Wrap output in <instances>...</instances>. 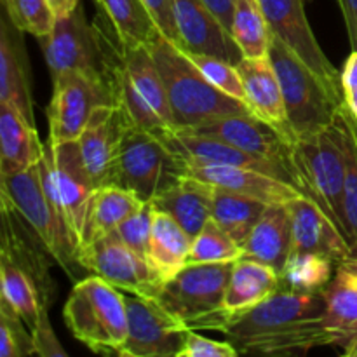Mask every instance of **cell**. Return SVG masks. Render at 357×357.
Here are the masks:
<instances>
[{
	"instance_id": "cell-1",
	"label": "cell",
	"mask_w": 357,
	"mask_h": 357,
	"mask_svg": "<svg viewBox=\"0 0 357 357\" xmlns=\"http://www.w3.org/2000/svg\"><path fill=\"white\" fill-rule=\"evenodd\" d=\"M324 312L323 291L298 293L281 288L222 335L239 354H307L316 347L331 345Z\"/></svg>"
},
{
	"instance_id": "cell-2",
	"label": "cell",
	"mask_w": 357,
	"mask_h": 357,
	"mask_svg": "<svg viewBox=\"0 0 357 357\" xmlns=\"http://www.w3.org/2000/svg\"><path fill=\"white\" fill-rule=\"evenodd\" d=\"M149 49L166 86L176 129H195L250 112L243 101L216 89L187 52L164 35L153 40Z\"/></svg>"
},
{
	"instance_id": "cell-3",
	"label": "cell",
	"mask_w": 357,
	"mask_h": 357,
	"mask_svg": "<svg viewBox=\"0 0 357 357\" xmlns=\"http://www.w3.org/2000/svg\"><path fill=\"white\" fill-rule=\"evenodd\" d=\"M110 30L112 23L103 13L94 23H87L80 3L68 16L58 17L51 33L40 38L51 75L75 70L108 80L112 86V73L121 56L122 44L117 33L112 38Z\"/></svg>"
},
{
	"instance_id": "cell-4",
	"label": "cell",
	"mask_w": 357,
	"mask_h": 357,
	"mask_svg": "<svg viewBox=\"0 0 357 357\" xmlns=\"http://www.w3.org/2000/svg\"><path fill=\"white\" fill-rule=\"evenodd\" d=\"M63 317L73 337L87 349L96 354H121L128 338L124 293L100 275L75 282Z\"/></svg>"
},
{
	"instance_id": "cell-5",
	"label": "cell",
	"mask_w": 357,
	"mask_h": 357,
	"mask_svg": "<svg viewBox=\"0 0 357 357\" xmlns=\"http://www.w3.org/2000/svg\"><path fill=\"white\" fill-rule=\"evenodd\" d=\"M112 84L117 107L122 108L135 128L155 136L176 129L166 86L149 45L122 44Z\"/></svg>"
},
{
	"instance_id": "cell-6",
	"label": "cell",
	"mask_w": 357,
	"mask_h": 357,
	"mask_svg": "<svg viewBox=\"0 0 357 357\" xmlns=\"http://www.w3.org/2000/svg\"><path fill=\"white\" fill-rule=\"evenodd\" d=\"M268 58L281 82L293 136L296 139L305 138L330 128L337 119L338 110L345 105L344 96L335 94L275 35H272Z\"/></svg>"
},
{
	"instance_id": "cell-7",
	"label": "cell",
	"mask_w": 357,
	"mask_h": 357,
	"mask_svg": "<svg viewBox=\"0 0 357 357\" xmlns=\"http://www.w3.org/2000/svg\"><path fill=\"white\" fill-rule=\"evenodd\" d=\"M291 164L298 190L316 201L347 237L344 216L345 152L337 119L330 128L296 139Z\"/></svg>"
},
{
	"instance_id": "cell-8",
	"label": "cell",
	"mask_w": 357,
	"mask_h": 357,
	"mask_svg": "<svg viewBox=\"0 0 357 357\" xmlns=\"http://www.w3.org/2000/svg\"><path fill=\"white\" fill-rule=\"evenodd\" d=\"M187 176V162L153 132L131 126L122 138L107 185H117L150 202Z\"/></svg>"
},
{
	"instance_id": "cell-9",
	"label": "cell",
	"mask_w": 357,
	"mask_h": 357,
	"mask_svg": "<svg viewBox=\"0 0 357 357\" xmlns=\"http://www.w3.org/2000/svg\"><path fill=\"white\" fill-rule=\"evenodd\" d=\"M0 181L2 204L14 209L30 225L47 248L52 260H56L66 275L73 278V268L80 267V244L65 220L49 202L38 178V166L10 176H2Z\"/></svg>"
},
{
	"instance_id": "cell-10",
	"label": "cell",
	"mask_w": 357,
	"mask_h": 357,
	"mask_svg": "<svg viewBox=\"0 0 357 357\" xmlns=\"http://www.w3.org/2000/svg\"><path fill=\"white\" fill-rule=\"evenodd\" d=\"M101 105L117 107V98L108 80L75 70L52 77V98L47 107L49 139L54 145L75 142L91 114Z\"/></svg>"
},
{
	"instance_id": "cell-11",
	"label": "cell",
	"mask_w": 357,
	"mask_h": 357,
	"mask_svg": "<svg viewBox=\"0 0 357 357\" xmlns=\"http://www.w3.org/2000/svg\"><path fill=\"white\" fill-rule=\"evenodd\" d=\"M234 264H188L164 282L157 302L194 330L199 321L220 309Z\"/></svg>"
},
{
	"instance_id": "cell-12",
	"label": "cell",
	"mask_w": 357,
	"mask_h": 357,
	"mask_svg": "<svg viewBox=\"0 0 357 357\" xmlns=\"http://www.w3.org/2000/svg\"><path fill=\"white\" fill-rule=\"evenodd\" d=\"M128 338L121 357H178L188 324L160 305L157 298L124 293Z\"/></svg>"
},
{
	"instance_id": "cell-13",
	"label": "cell",
	"mask_w": 357,
	"mask_h": 357,
	"mask_svg": "<svg viewBox=\"0 0 357 357\" xmlns=\"http://www.w3.org/2000/svg\"><path fill=\"white\" fill-rule=\"evenodd\" d=\"M79 264L124 293L157 298L164 281L152 265L122 243L115 234L84 244Z\"/></svg>"
},
{
	"instance_id": "cell-14",
	"label": "cell",
	"mask_w": 357,
	"mask_h": 357,
	"mask_svg": "<svg viewBox=\"0 0 357 357\" xmlns=\"http://www.w3.org/2000/svg\"><path fill=\"white\" fill-rule=\"evenodd\" d=\"M264 9L271 30L281 38L335 94L344 96L342 72L335 68L316 40L309 20H307L303 0H258Z\"/></svg>"
},
{
	"instance_id": "cell-15",
	"label": "cell",
	"mask_w": 357,
	"mask_h": 357,
	"mask_svg": "<svg viewBox=\"0 0 357 357\" xmlns=\"http://www.w3.org/2000/svg\"><path fill=\"white\" fill-rule=\"evenodd\" d=\"M279 289H281V278L274 268L251 258H239L234 264L220 309L199 321L194 330L223 333L227 328L243 319L255 307L271 298Z\"/></svg>"
},
{
	"instance_id": "cell-16",
	"label": "cell",
	"mask_w": 357,
	"mask_h": 357,
	"mask_svg": "<svg viewBox=\"0 0 357 357\" xmlns=\"http://www.w3.org/2000/svg\"><path fill=\"white\" fill-rule=\"evenodd\" d=\"M159 138L166 143L171 152H174L180 159H183L187 164H192V166L248 167V169L271 174V176L288 181L289 185L296 187L295 176L288 167L250 155V153L243 152L237 146L215 138V136L188 131V129H171V131L162 132Z\"/></svg>"
},
{
	"instance_id": "cell-17",
	"label": "cell",
	"mask_w": 357,
	"mask_h": 357,
	"mask_svg": "<svg viewBox=\"0 0 357 357\" xmlns=\"http://www.w3.org/2000/svg\"><path fill=\"white\" fill-rule=\"evenodd\" d=\"M188 131L215 136V138L223 139V142L237 146V149L250 153V155L281 164V166L288 167L293 173V176H295V171H293L291 164L293 145H295V142L286 138L282 132H279L278 129L272 128L271 124L264 122L261 119L255 117L251 112L230 115V117L220 119V121L213 122V124L188 129Z\"/></svg>"
},
{
	"instance_id": "cell-18",
	"label": "cell",
	"mask_w": 357,
	"mask_h": 357,
	"mask_svg": "<svg viewBox=\"0 0 357 357\" xmlns=\"http://www.w3.org/2000/svg\"><path fill=\"white\" fill-rule=\"evenodd\" d=\"M131 126L121 107L101 105L91 114L86 128L75 139L84 169L96 187L107 185L122 138Z\"/></svg>"
},
{
	"instance_id": "cell-19",
	"label": "cell",
	"mask_w": 357,
	"mask_h": 357,
	"mask_svg": "<svg viewBox=\"0 0 357 357\" xmlns=\"http://www.w3.org/2000/svg\"><path fill=\"white\" fill-rule=\"evenodd\" d=\"M286 206L291 216L293 251L323 255L335 264H340L354 255L340 227L309 195H296Z\"/></svg>"
},
{
	"instance_id": "cell-20",
	"label": "cell",
	"mask_w": 357,
	"mask_h": 357,
	"mask_svg": "<svg viewBox=\"0 0 357 357\" xmlns=\"http://www.w3.org/2000/svg\"><path fill=\"white\" fill-rule=\"evenodd\" d=\"M20 265L37 286L42 307L49 309L54 302L56 282L51 278V253L37 234L14 209L2 204V253ZM52 258V257H51Z\"/></svg>"
},
{
	"instance_id": "cell-21",
	"label": "cell",
	"mask_w": 357,
	"mask_h": 357,
	"mask_svg": "<svg viewBox=\"0 0 357 357\" xmlns=\"http://www.w3.org/2000/svg\"><path fill=\"white\" fill-rule=\"evenodd\" d=\"M174 21L183 51L216 56L234 65L243 59L232 35L202 0H174Z\"/></svg>"
},
{
	"instance_id": "cell-22",
	"label": "cell",
	"mask_w": 357,
	"mask_h": 357,
	"mask_svg": "<svg viewBox=\"0 0 357 357\" xmlns=\"http://www.w3.org/2000/svg\"><path fill=\"white\" fill-rule=\"evenodd\" d=\"M52 155H54L56 187H58V209L80 244L87 208L98 187L84 169L75 142L56 143V145L52 143Z\"/></svg>"
},
{
	"instance_id": "cell-23",
	"label": "cell",
	"mask_w": 357,
	"mask_h": 357,
	"mask_svg": "<svg viewBox=\"0 0 357 357\" xmlns=\"http://www.w3.org/2000/svg\"><path fill=\"white\" fill-rule=\"evenodd\" d=\"M236 66L246 91L248 110L288 139L296 142L289 128L281 82L271 58H243Z\"/></svg>"
},
{
	"instance_id": "cell-24",
	"label": "cell",
	"mask_w": 357,
	"mask_h": 357,
	"mask_svg": "<svg viewBox=\"0 0 357 357\" xmlns=\"http://www.w3.org/2000/svg\"><path fill=\"white\" fill-rule=\"evenodd\" d=\"M21 33L23 31L14 26L3 10L0 23V103L16 108L30 124L35 126L30 65Z\"/></svg>"
},
{
	"instance_id": "cell-25",
	"label": "cell",
	"mask_w": 357,
	"mask_h": 357,
	"mask_svg": "<svg viewBox=\"0 0 357 357\" xmlns=\"http://www.w3.org/2000/svg\"><path fill=\"white\" fill-rule=\"evenodd\" d=\"M187 176L199 178L206 183L234 194L257 199L265 204H288L302 192L271 174L237 166H192L187 164Z\"/></svg>"
},
{
	"instance_id": "cell-26",
	"label": "cell",
	"mask_w": 357,
	"mask_h": 357,
	"mask_svg": "<svg viewBox=\"0 0 357 357\" xmlns=\"http://www.w3.org/2000/svg\"><path fill=\"white\" fill-rule=\"evenodd\" d=\"M326 300L324 326L331 345L345 349L357 338V255L340 261L323 289Z\"/></svg>"
},
{
	"instance_id": "cell-27",
	"label": "cell",
	"mask_w": 357,
	"mask_h": 357,
	"mask_svg": "<svg viewBox=\"0 0 357 357\" xmlns=\"http://www.w3.org/2000/svg\"><path fill=\"white\" fill-rule=\"evenodd\" d=\"M243 248L244 257L268 265L281 278L293 253V225L288 206H267Z\"/></svg>"
},
{
	"instance_id": "cell-28",
	"label": "cell",
	"mask_w": 357,
	"mask_h": 357,
	"mask_svg": "<svg viewBox=\"0 0 357 357\" xmlns=\"http://www.w3.org/2000/svg\"><path fill=\"white\" fill-rule=\"evenodd\" d=\"M44 143L16 108L0 103V178L37 166Z\"/></svg>"
},
{
	"instance_id": "cell-29",
	"label": "cell",
	"mask_w": 357,
	"mask_h": 357,
	"mask_svg": "<svg viewBox=\"0 0 357 357\" xmlns=\"http://www.w3.org/2000/svg\"><path fill=\"white\" fill-rule=\"evenodd\" d=\"M215 187L194 176H183L176 185L153 199L159 211L173 216L194 239L211 220Z\"/></svg>"
},
{
	"instance_id": "cell-30",
	"label": "cell",
	"mask_w": 357,
	"mask_h": 357,
	"mask_svg": "<svg viewBox=\"0 0 357 357\" xmlns=\"http://www.w3.org/2000/svg\"><path fill=\"white\" fill-rule=\"evenodd\" d=\"M192 237L167 213L155 209L146 261L164 282L180 274L188 265Z\"/></svg>"
},
{
	"instance_id": "cell-31",
	"label": "cell",
	"mask_w": 357,
	"mask_h": 357,
	"mask_svg": "<svg viewBox=\"0 0 357 357\" xmlns=\"http://www.w3.org/2000/svg\"><path fill=\"white\" fill-rule=\"evenodd\" d=\"M143 202L145 201H142L138 195L117 185L98 187L87 208L80 248L114 234L124 220L142 208Z\"/></svg>"
},
{
	"instance_id": "cell-32",
	"label": "cell",
	"mask_w": 357,
	"mask_h": 357,
	"mask_svg": "<svg viewBox=\"0 0 357 357\" xmlns=\"http://www.w3.org/2000/svg\"><path fill=\"white\" fill-rule=\"evenodd\" d=\"M124 45H150L162 35L143 0H94Z\"/></svg>"
},
{
	"instance_id": "cell-33",
	"label": "cell",
	"mask_w": 357,
	"mask_h": 357,
	"mask_svg": "<svg viewBox=\"0 0 357 357\" xmlns=\"http://www.w3.org/2000/svg\"><path fill=\"white\" fill-rule=\"evenodd\" d=\"M268 204L246 197V195L234 194L215 187V201H213L211 218L230 234L239 246H244L255 225L265 213Z\"/></svg>"
},
{
	"instance_id": "cell-34",
	"label": "cell",
	"mask_w": 357,
	"mask_h": 357,
	"mask_svg": "<svg viewBox=\"0 0 357 357\" xmlns=\"http://www.w3.org/2000/svg\"><path fill=\"white\" fill-rule=\"evenodd\" d=\"M230 35L243 58H267L274 33L258 0H237Z\"/></svg>"
},
{
	"instance_id": "cell-35",
	"label": "cell",
	"mask_w": 357,
	"mask_h": 357,
	"mask_svg": "<svg viewBox=\"0 0 357 357\" xmlns=\"http://www.w3.org/2000/svg\"><path fill=\"white\" fill-rule=\"evenodd\" d=\"M0 298L6 300L33 330L44 309L40 293L33 279L6 255H0Z\"/></svg>"
},
{
	"instance_id": "cell-36",
	"label": "cell",
	"mask_w": 357,
	"mask_h": 357,
	"mask_svg": "<svg viewBox=\"0 0 357 357\" xmlns=\"http://www.w3.org/2000/svg\"><path fill=\"white\" fill-rule=\"evenodd\" d=\"M342 129L345 152V185H344V216L347 239L357 255V121L342 107L337 114Z\"/></svg>"
},
{
	"instance_id": "cell-37",
	"label": "cell",
	"mask_w": 357,
	"mask_h": 357,
	"mask_svg": "<svg viewBox=\"0 0 357 357\" xmlns=\"http://www.w3.org/2000/svg\"><path fill=\"white\" fill-rule=\"evenodd\" d=\"M333 260L317 253L293 251L281 274V288L298 293H319L333 278Z\"/></svg>"
},
{
	"instance_id": "cell-38",
	"label": "cell",
	"mask_w": 357,
	"mask_h": 357,
	"mask_svg": "<svg viewBox=\"0 0 357 357\" xmlns=\"http://www.w3.org/2000/svg\"><path fill=\"white\" fill-rule=\"evenodd\" d=\"M243 257L244 248L211 218L192 241L188 264H229Z\"/></svg>"
},
{
	"instance_id": "cell-39",
	"label": "cell",
	"mask_w": 357,
	"mask_h": 357,
	"mask_svg": "<svg viewBox=\"0 0 357 357\" xmlns=\"http://www.w3.org/2000/svg\"><path fill=\"white\" fill-rule=\"evenodd\" d=\"M2 3L14 26L20 28L23 33H30L37 38L51 33L56 17L47 0H2Z\"/></svg>"
},
{
	"instance_id": "cell-40",
	"label": "cell",
	"mask_w": 357,
	"mask_h": 357,
	"mask_svg": "<svg viewBox=\"0 0 357 357\" xmlns=\"http://www.w3.org/2000/svg\"><path fill=\"white\" fill-rule=\"evenodd\" d=\"M35 354L33 335L23 317L0 298V357H26Z\"/></svg>"
},
{
	"instance_id": "cell-41",
	"label": "cell",
	"mask_w": 357,
	"mask_h": 357,
	"mask_svg": "<svg viewBox=\"0 0 357 357\" xmlns=\"http://www.w3.org/2000/svg\"><path fill=\"white\" fill-rule=\"evenodd\" d=\"M187 52V51H185ZM188 58L194 61L199 72L222 93L229 94L230 98L243 101L246 105V91H244L243 79L234 63L227 61V59L216 58V56L209 54H199V52H187Z\"/></svg>"
},
{
	"instance_id": "cell-42",
	"label": "cell",
	"mask_w": 357,
	"mask_h": 357,
	"mask_svg": "<svg viewBox=\"0 0 357 357\" xmlns=\"http://www.w3.org/2000/svg\"><path fill=\"white\" fill-rule=\"evenodd\" d=\"M153 215H155V206H153V202H143L142 208L136 209L114 232L122 243L128 244L138 255H142L145 260L146 255H149L150 236H152Z\"/></svg>"
},
{
	"instance_id": "cell-43",
	"label": "cell",
	"mask_w": 357,
	"mask_h": 357,
	"mask_svg": "<svg viewBox=\"0 0 357 357\" xmlns=\"http://www.w3.org/2000/svg\"><path fill=\"white\" fill-rule=\"evenodd\" d=\"M239 351L230 342H216L199 335L195 330L188 331L185 345L178 357H236Z\"/></svg>"
},
{
	"instance_id": "cell-44",
	"label": "cell",
	"mask_w": 357,
	"mask_h": 357,
	"mask_svg": "<svg viewBox=\"0 0 357 357\" xmlns=\"http://www.w3.org/2000/svg\"><path fill=\"white\" fill-rule=\"evenodd\" d=\"M47 310L49 309H42L37 324H35V328L31 330L35 354L40 357H66V351L61 347V344H59L58 338H56L54 331H52Z\"/></svg>"
},
{
	"instance_id": "cell-45",
	"label": "cell",
	"mask_w": 357,
	"mask_h": 357,
	"mask_svg": "<svg viewBox=\"0 0 357 357\" xmlns=\"http://www.w3.org/2000/svg\"><path fill=\"white\" fill-rule=\"evenodd\" d=\"M143 2L155 20L157 26L160 28L164 37L169 38L173 44L180 47V37H178L176 21H174V0H143Z\"/></svg>"
},
{
	"instance_id": "cell-46",
	"label": "cell",
	"mask_w": 357,
	"mask_h": 357,
	"mask_svg": "<svg viewBox=\"0 0 357 357\" xmlns=\"http://www.w3.org/2000/svg\"><path fill=\"white\" fill-rule=\"evenodd\" d=\"M342 89L347 110L357 121V51H352L342 68Z\"/></svg>"
},
{
	"instance_id": "cell-47",
	"label": "cell",
	"mask_w": 357,
	"mask_h": 357,
	"mask_svg": "<svg viewBox=\"0 0 357 357\" xmlns=\"http://www.w3.org/2000/svg\"><path fill=\"white\" fill-rule=\"evenodd\" d=\"M352 51H357V0H338Z\"/></svg>"
},
{
	"instance_id": "cell-48",
	"label": "cell",
	"mask_w": 357,
	"mask_h": 357,
	"mask_svg": "<svg viewBox=\"0 0 357 357\" xmlns=\"http://www.w3.org/2000/svg\"><path fill=\"white\" fill-rule=\"evenodd\" d=\"M206 6L211 9V13L218 17L220 23L227 28L230 33V24H232L234 9H236L237 0H202Z\"/></svg>"
},
{
	"instance_id": "cell-49",
	"label": "cell",
	"mask_w": 357,
	"mask_h": 357,
	"mask_svg": "<svg viewBox=\"0 0 357 357\" xmlns=\"http://www.w3.org/2000/svg\"><path fill=\"white\" fill-rule=\"evenodd\" d=\"M49 7H51L54 17H65L79 6V0H47Z\"/></svg>"
},
{
	"instance_id": "cell-50",
	"label": "cell",
	"mask_w": 357,
	"mask_h": 357,
	"mask_svg": "<svg viewBox=\"0 0 357 357\" xmlns=\"http://www.w3.org/2000/svg\"><path fill=\"white\" fill-rule=\"evenodd\" d=\"M344 354L347 357H357V338H354V340L344 349Z\"/></svg>"
}]
</instances>
